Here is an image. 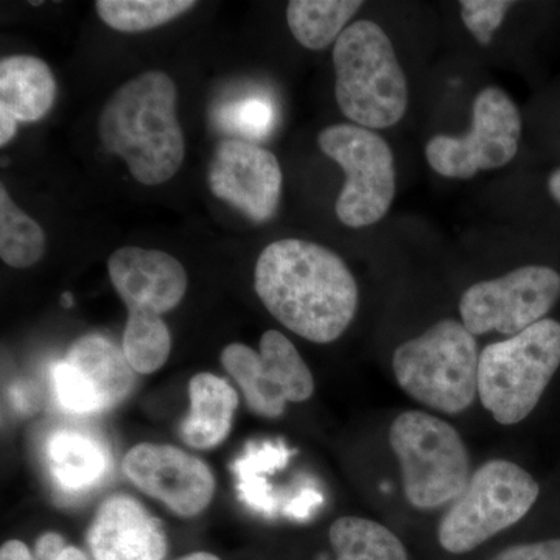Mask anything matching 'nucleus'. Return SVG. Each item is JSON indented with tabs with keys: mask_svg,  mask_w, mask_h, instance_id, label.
Wrapping results in <instances>:
<instances>
[{
	"mask_svg": "<svg viewBox=\"0 0 560 560\" xmlns=\"http://www.w3.org/2000/svg\"><path fill=\"white\" fill-rule=\"evenodd\" d=\"M254 287L280 324L318 345L337 341L359 311V285L345 260L300 238L272 242L261 250Z\"/></svg>",
	"mask_w": 560,
	"mask_h": 560,
	"instance_id": "obj_1",
	"label": "nucleus"
},
{
	"mask_svg": "<svg viewBox=\"0 0 560 560\" xmlns=\"http://www.w3.org/2000/svg\"><path fill=\"white\" fill-rule=\"evenodd\" d=\"M98 138L143 186L171 180L186 156L175 81L161 70H147L121 84L102 110Z\"/></svg>",
	"mask_w": 560,
	"mask_h": 560,
	"instance_id": "obj_2",
	"label": "nucleus"
},
{
	"mask_svg": "<svg viewBox=\"0 0 560 560\" xmlns=\"http://www.w3.org/2000/svg\"><path fill=\"white\" fill-rule=\"evenodd\" d=\"M335 97L346 117L368 130L404 119L408 83L389 36L375 22L350 24L334 46Z\"/></svg>",
	"mask_w": 560,
	"mask_h": 560,
	"instance_id": "obj_3",
	"label": "nucleus"
},
{
	"mask_svg": "<svg viewBox=\"0 0 560 560\" xmlns=\"http://www.w3.org/2000/svg\"><path fill=\"white\" fill-rule=\"evenodd\" d=\"M478 352L475 335L447 318L401 342L393 353V371L412 400L444 415L469 410L478 396Z\"/></svg>",
	"mask_w": 560,
	"mask_h": 560,
	"instance_id": "obj_4",
	"label": "nucleus"
},
{
	"mask_svg": "<svg viewBox=\"0 0 560 560\" xmlns=\"http://www.w3.org/2000/svg\"><path fill=\"white\" fill-rule=\"evenodd\" d=\"M560 368V323L545 318L480 353L478 397L501 425L528 418Z\"/></svg>",
	"mask_w": 560,
	"mask_h": 560,
	"instance_id": "obj_5",
	"label": "nucleus"
},
{
	"mask_svg": "<svg viewBox=\"0 0 560 560\" xmlns=\"http://www.w3.org/2000/svg\"><path fill=\"white\" fill-rule=\"evenodd\" d=\"M389 445L400 466L405 499L420 511L452 504L470 481V456L458 430L425 411L394 419Z\"/></svg>",
	"mask_w": 560,
	"mask_h": 560,
	"instance_id": "obj_6",
	"label": "nucleus"
},
{
	"mask_svg": "<svg viewBox=\"0 0 560 560\" xmlns=\"http://www.w3.org/2000/svg\"><path fill=\"white\" fill-rule=\"evenodd\" d=\"M540 495L539 482L518 464L492 459L470 477L438 526L442 550L466 555L522 521Z\"/></svg>",
	"mask_w": 560,
	"mask_h": 560,
	"instance_id": "obj_7",
	"label": "nucleus"
},
{
	"mask_svg": "<svg viewBox=\"0 0 560 560\" xmlns=\"http://www.w3.org/2000/svg\"><path fill=\"white\" fill-rule=\"evenodd\" d=\"M318 145L345 172L335 212L345 226L366 228L385 219L396 197V164L389 143L355 124L324 128Z\"/></svg>",
	"mask_w": 560,
	"mask_h": 560,
	"instance_id": "obj_8",
	"label": "nucleus"
},
{
	"mask_svg": "<svg viewBox=\"0 0 560 560\" xmlns=\"http://www.w3.org/2000/svg\"><path fill=\"white\" fill-rule=\"evenodd\" d=\"M521 139L517 105L500 88L489 86L475 97L469 132L434 136L427 143L425 158L438 175L470 179L477 173L510 164L517 156Z\"/></svg>",
	"mask_w": 560,
	"mask_h": 560,
	"instance_id": "obj_9",
	"label": "nucleus"
},
{
	"mask_svg": "<svg viewBox=\"0 0 560 560\" xmlns=\"http://www.w3.org/2000/svg\"><path fill=\"white\" fill-rule=\"evenodd\" d=\"M559 300L560 272L545 265H526L464 291L460 323L474 335L499 331L514 337L545 319Z\"/></svg>",
	"mask_w": 560,
	"mask_h": 560,
	"instance_id": "obj_10",
	"label": "nucleus"
},
{
	"mask_svg": "<svg viewBox=\"0 0 560 560\" xmlns=\"http://www.w3.org/2000/svg\"><path fill=\"white\" fill-rule=\"evenodd\" d=\"M260 352L232 342L221 352V364L245 394L250 410L261 418H280L287 404L311 399L315 381L293 342L278 330L260 338Z\"/></svg>",
	"mask_w": 560,
	"mask_h": 560,
	"instance_id": "obj_11",
	"label": "nucleus"
},
{
	"mask_svg": "<svg viewBox=\"0 0 560 560\" xmlns=\"http://www.w3.org/2000/svg\"><path fill=\"white\" fill-rule=\"evenodd\" d=\"M213 197L228 202L254 223H267L278 212L283 175L270 150L243 139L217 143L208 168Z\"/></svg>",
	"mask_w": 560,
	"mask_h": 560,
	"instance_id": "obj_12",
	"label": "nucleus"
},
{
	"mask_svg": "<svg viewBox=\"0 0 560 560\" xmlns=\"http://www.w3.org/2000/svg\"><path fill=\"white\" fill-rule=\"evenodd\" d=\"M124 471L142 492L183 517L200 514L215 493V478L209 467L172 445H136L125 456Z\"/></svg>",
	"mask_w": 560,
	"mask_h": 560,
	"instance_id": "obj_13",
	"label": "nucleus"
},
{
	"mask_svg": "<svg viewBox=\"0 0 560 560\" xmlns=\"http://www.w3.org/2000/svg\"><path fill=\"white\" fill-rule=\"evenodd\" d=\"M114 290L128 316H161L178 307L187 291V272L171 254L125 246L108 260Z\"/></svg>",
	"mask_w": 560,
	"mask_h": 560,
	"instance_id": "obj_14",
	"label": "nucleus"
},
{
	"mask_svg": "<svg viewBox=\"0 0 560 560\" xmlns=\"http://www.w3.org/2000/svg\"><path fill=\"white\" fill-rule=\"evenodd\" d=\"M94 560H162L167 539L160 522L139 501L110 497L97 511L88 533Z\"/></svg>",
	"mask_w": 560,
	"mask_h": 560,
	"instance_id": "obj_15",
	"label": "nucleus"
},
{
	"mask_svg": "<svg viewBox=\"0 0 560 560\" xmlns=\"http://www.w3.org/2000/svg\"><path fill=\"white\" fill-rule=\"evenodd\" d=\"M57 80L47 62L32 55H13L0 61V110L20 124L38 121L57 101Z\"/></svg>",
	"mask_w": 560,
	"mask_h": 560,
	"instance_id": "obj_16",
	"label": "nucleus"
},
{
	"mask_svg": "<svg viewBox=\"0 0 560 560\" xmlns=\"http://www.w3.org/2000/svg\"><path fill=\"white\" fill-rule=\"evenodd\" d=\"M101 400L103 411L119 405L135 386V370L124 350L102 335H84L68 350L65 359Z\"/></svg>",
	"mask_w": 560,
	"mask_h": 560,
	"instance_id": "obj_17",
	"label": "nucleus"
},
{
	"mask_svg": "<svg viewBox=\"0 0 560 560\" xmlns=\"http://www.w3.org/2000/svg\"><path fill=\"white\" fill-rule=\"evenodd\" d=\"M238 396L230 383L201 372L190 382V415L180 427V436L190 447L209 451L226 440Z\"/></svg>",
	"mask_w": 560,
	"mask_h": 560,
	"instance_id": "obj_18",
	"label": "nucleus"
},
{
	"mask_svg": "<svg viewBox=\"0 0 560 560\" xmlns=\"http://www.w3.org/2000/svg\"><path fill=\"white\" fill-rule=\"evenodd\" d=\"M47 460L55 480L70 492L94 488L109 469L105 445L75 430L57 431L50 438Z\"/></svg>",
	"mask_w": 560,
	"mask_h": 560,
	"instance_id": "obj_19",
	"label": "nucleus"
},
{
	"mask_svg": "<svg viewBox=\"0 0 560 560\" xmlns=\"http://www.w3.org/2000/svg\"><path fill=\"white\" fill-rule=\"evenodd\" d=\"M361 7L359 0H293L287 7V22L302 47L324 50L335 46Z\"/></svg>",
	"mask_w": 560,
	"mask_h": 560,
	"instance_id": "obj_20",
	"label": "nucleus"
},
{
	"mask_svg": "<svg viewBox=\"0 0 560 560\" xmlns=\"http://www.w3.org/2000/svg\"><path fill=\"white\" fill-rule=\"evenodd\" d=\"M329 540L335 560H410L404 541L371 518H338L331 523Z\"/></svg>",
	"mask_w": 560,
	"mask_h": 560,
	"instance_id": "obj_21",
	"label": "nucleus"
},
{
	"mask_svg": "<svg viewBox=\"0 0 560 560\" xmlns=\"http://www.w3.org/2000/svg\"><path fill=\"white\" fill-rule=\"evenodd\" d=\"M46 232L0 186V259L11 268H31L46 253Z\"/></svg>",
	"mask_w": 560,
	"mask_h": 560,
	"instance_id": "obj_22",
	"label": "nucleus"
},
{
	"mask_svg": "<svg viewBox=\"0 0 560 560\" xmlns=\"http://www.w3.org/2000/svg\"><path fill=\"white\" fill-rule=\"evenodd\" d=\"M195 5L191 0H97L95 11L114 31L140 33L168 24Z\"/></svg>",
	"mask_w": 560,
	"mask_h": 560,
	"instance_id": "obj_23",
	"label": "nucleus"
},
{
	"mask_svg": "<svg viewBox=\"0 0 560 560\" xmlns=\"http://www.w3.org/2000/svg\"><path fill=\"white\" fill-rule=\"evenodd\" d=\"M121 350L132 370L153 374L171 355V330L161 316H128Z\"/></svg>",
	"mask_w": 560,
	"mask_h": 560,
	"instance_id": "obj_24",
	"label": "nucleus"
},
{
	"mask_svg": "<svg viewBox=\"0 0 560 560\" xmlns=\"http://www.w3.org/2000/svg\"><path fill=\"white\" fill-rule=\"evenodd\" d=\"M283 459H285V453L282 448L267 445L264 448H249V452L234 464L242 500L254 510H270L267 482L260 475L278 466Z\"/></svg>",
	"mask_w": 560,
	"mask_h": 560,
	"instance_id": "obj_25",
	"label": "nucleus"
},
{
	"mask_svg": "<svg viewBox=\"0 0 560 560\" xmlns=\"http://www.w3.org/2000/svg\"><path fill=\"white\" fill-rule=\"evenodd\" d=\"M460 18L467 31L474 35L481 46H489L493 35L499 31L508 11L515 2L506 0H463L459 2Z\"/></svg>",
	"mask_w": 560,
	"mask_h": 560,
	"instance_id": "obj_26",
	"label": "nucleus"
},
{
	"mask_svg": "<svg viewBox=\"0 0 560 560\" xmlns=\"http://www.w3.org/2000/svg\"><path fill=\"white\" fill-rule=\"evenodd\" d=\"M55 393L61 407L77 415L103 411L94 390L69 363L61 361L54 370Z\"/></svg>",
	"mask_w": 560,
	"mask_h": 560,
	"instance_id": "obj_27",
	"label": "nucleus"
},
{
	"mask_svg": "<svg viewBox=\"0 0 560 560\" xmlns=\"http://www.w3.org/2000/svg\"><path fill=\"white\" fill-rule=\"evenodd\" d=\"M272 113L270 105L261 101L243 102L228 110L226 121L232 128H237L253 138H261L270 130Z\"/></svg>",
	"mask_w": 560,
	"mask_h": 560,
	"instance_id": "obj_28",
	"label": "nucleus"
},
{
	"mask_svg": "<svg viewBox=\"0 0 560 560\" xmlns=\"http://www.w3.org/2000/svg\"><path fill=\"white\" fill-rule=\"evenodd\" d=\"M490 560H560V537L533 541V544L512 545Z\"/></svg>",
	"mask_w": 560,
	"mask_h": 560,
	"instance_id": "obj_29",
	"label": "nucleus"
},
{
	"mask_svg": "<svg viewBox=\"0 0 560 560\" xmlns=\"http://www.w3.org/2000/svg\"><path fill=\"white\" fill-rule=\"evenodd\" d=\"M0 560H35L27 545L20 540H9L2 545Z\"/></svg>",
	"mask_w": 560,
	"mask_h": 560,
	"instance_id": "obj_30",
	"label": "nucleus"
},
{
	"mask_svg": "<svg viewBox=\"0 0 560 560\" xmlns=\"http://www.w3.org/2000/svg\"><path fill=\"white\" fill-rule=\"evenodd\" d=\"M20 121L5 110H0V147H5L16 136Z\"/></svg>",
	"mask_w": 560,
	"mask_h": 560,
	"instance_id": "obj_31",
	"label": "nucleus"
},
{
	"mask_svg": "<svg viewBox=\"0 0 560 560\" xmlns=\"http://www.w3.org/2000/svg\"><path fill=\"white\" fill-rule=\"evenodd\" d=\"M548 191H550L552 200L560 206V167L556 168L548 178Z\"/></svg>",
	"mask_w": 560,
	"mask_h": 560,
	"instance_id": "obj_32",
	"label": "nucleus"
},
{
	"mask_svg": "<svg viewBox=\"0 0 560 560\" xmlns=\"http://www.w3.org/2000/svg\"><path fill=\"white\" fill-rule=\"evenodd\" d=\"M57 560H88L86 555L75 547H66Z\"/></svg>",
	"mask_w": 560,
	"mask_h": 560,
	"instance_id": "obj_33",
	"label": "nucleus"
},
{
	"mask_svg": "<svg viewBox=\"0 0 560 560\" xmlns=\"http://www.w3.org/2000/svg\"><path fill=\"white\" fill-rule=\"evenodd\" d=\"M179 560H220L217 556L209 555V552H194V555L186 556Z\"/></svg>",
	"mask_w": 560,
	"mask_h": 560,
	"instance_id": "obj_34",
	"label": "nucleus"
},
{
	"mask_svg": "<svg viewBox=\"0 0 560 560\" xmlns=\"http://www.w3.org/2000/svg\"><path fill=\"white\" fill-rule=\"evenodd\" d=\"M62 304H65V307H72V294L65 293V296H62Z\"/></svg>",
	"mask_w": 560,
	"mask_h": 560,
	"instance_id": "obj_35",
	"label": "nucleus"
}]
</instances>
